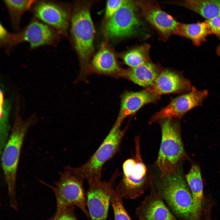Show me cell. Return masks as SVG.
Masks as SVG:
<instances>
[{
  "instance_id": "1",
  "label": "cell",
  "mask_w": 220,
  "mask_h": 220,
  "mask_svg": "<svg viewBox=\"0 0 220 220\" xmlns=\"http://www.w3.org/2000/svg\"><path fill=\"white\" fill-rule=\"evenodd\" d=\"M18 111L17 108L11 134L1 154L2 166L7 186L10 206L13 209L18 207L16 196V182L24 141L28 129L37 122V118L35 115L23 120Z\"/></svg>"
},
{
  "instance_id": "2",
  "label": "cell",
  "mask_w": 220,
  "mask_h": 220,
  "mask_svg": "<svg viewBox=\"0 0 220 220\" xmlns=\"http://www.w3.org/2000/svg\"><path fill=\"white\" fill-rule=\"evenodd\" d=\"M175 216L190 220L193 209L191 191L178 167L172 174L161 175L154 186Z\"/></svg>"
},
{
  "instance_id": "3",
  "label": "cell",
  "mask_w": 220,
  "mask_h": 220,
  "mask_svg": "<svg viewBox=\"0 0 220 220\" xmlns=\"http://www.w3.org/2000/svg\"><path fill=\"white\" fill-rule=\"evenodd\" d=\"M90 3L75 5L71 17V32L82 69H87L94 51L95 29L90 13Z\"/></svg>"
},
{
  "instance_id": "4",
  "label": "cell",
  "mask_w": 220,
  "mask_h": 220,
  "mask_svg": "<svg viewBox=\"0 0 220 220\" xmlns=\"http://www.w3.org/2000/svg\"><path fill=\"white\" fill-rule=\"evenodd\" d=\"M120 123L116 122L102 143L85 163L76 167H70L76 176L88 182L101 179L103 167L118 151L125 133Z\"/></svg>"
},
{
  "instance_id": "5",
  "label": "cell",
  "mask_w": 220,
  "mask_h": 220,
  "mask_svg": "<svg viewBox=\"0 0 220 220\" xmlns=\"http://www.w3.org/2000/svg\"><path fill=\"white\" fill-rule=\"evenodd\" d=\"M59 174L60 179L53 185L41 181L53 192L56 201V210L75 206L90 219L87 207L86 195L83 188L84 181L73 174L69 166L66 167L64 171Z\"/></svg>"
},
{
  "instance_id": "6",
  "label": "cell",
  "mask_w": 220,
  "mask_h": 220,
  "mask_svg": "<svg viewBox=\"0 0 220 220\" xmlns=\"http://www.w3.org/2000/svg\"><path fill=\"white\" fill-rule=\"evenodd\" d=\"M162 120V138L156 163L163 175L175 171L185 153L178 125L172 119Z\"/></svg>"
},
{
  "instance_id": "7",
  "label": "cell",
  "mask_w": 220,
  "mask_h": 220,
  "mask_svg": "<svg viewBox=\"0 0 220 220\" xmlns=\"http://www.w3.org/2000/svg\"><path fill=\"white\" fill-rule=\"evenodd\" d=\"M135 159H129L123 165V174L115 191L123 198L134 199L142 195L150 184L147 168L141 157L139 139H135Z\"/></svg>"
},
{
  "instance_id": "8",
  "label": "cell",
  "mask_w": 220,
  "mask_h": 220,
  "mask_svg": "<svg viewBox=\"0 0 220 220\" xmlns=\"http://www.w3.org/2000/svg\"><path fill=\"white\" fill-rule=\"evenodd\" d=\"M56 32L50 26L36 20L32 21L23 29L15 33L9 32L2 27L0 29V44L10 48L27 42L32 49L51 45L58 40Z\"/></svg>"
},
{
  "instance_id": "9",
  "label": "cell",
  "mask_w": 220,
  "mask_h": 220,
  "mask_svg": "<svg viewBox=\"0 0 220 220\" xmlns=\"http://www.w3.org/2000/svg\"><path fill=\"white\" fill-rule=\"evenodd\" d=\"M135 2L125 0L118 11L107 20L104 32L109 38L127 37L137 34L141 26Z\"/></svg>"
},
{
  "instance_id": "10",
  "label": "cell",
  "mask_w": 220,
  "mask_h": 220,
  "mask_svg": "<svg viewBox=\"0 0 220 220\" xmlns=\"http://www.w3.org/2000/svg\"><path fill=\"white\" fill-rule=\"evenodd\" d=\"M119 174L116 171L107 182L99 179L88 182L86 204L91 220H106L111 203V191Z\"/></svg>"
},
{
  "instance_id": "11",
  "label": "cell",
  "mask_w": 220,
  "mask_h": 220,
  "mask_svg": "<svg viewBox=\"0 0 220 220\" xmlns=\"http://www.w3.org/2000/svg\"><path fill=\"white\" fill-rule=\"evenodd\" d=\"M208 94L207 90H199L192 86L190 91L176 97L155 114L151 121L181 118L190 110L201 105Z\"/></svg>"
},
{
  "instance_id": "12",
  "label": "cell",
  "mask_w": 220,
  "mask_h": 220,
  "mask_svg": "<svg viewBox=\"0 0 220 220\" xmlns=\"http://www.w3.org/2000/svg\"><path fill=\"white\" fill-rule=\"evenodd\" d=\"M37 18L64 35H67L70 17L66 8L56 2L35 1L31 7Z\"/></svg>"
},
{
  "instance_id": "13",
  "label": "cell",
  "mask_w": 220,
  "mask_h": 220,
  "mask_svg": "<svg viewBox=\"0 0 220 220\" xmlns=\"http://www.w3.org/2000/svg\"><path fill=\"white\" fill-rule=\"evenodd\" d=\"M142 16L165 39L174 34L179 23L156 4L147 1H136Z\"/></svg>"
},
{
  "instance_id": "14",
  "label": "cell",
  "mask_w": 220,
  "mask_h": 220,
  "mask_svg": "<svg viewBox=\"0 0 220 220\" xmlns=\"http://www.w3.org/2000/svg\"><path fill=\"white\" fill-rule=\"evenodd\" d=\"M136 213L139 220H178L154 187L137 207Z\"/></svg>"
},
{
  "instance_id": "15",
  "label": "cell",
  "mask_w": 220,
  "mask_h": 220,
  "mask_svg": "<svg viewBox=\"0 0 220 220\" xmlns=\"http://www.w3.org/2000/svg\"><path fill=\"white\" fill-rule=\"evenodd\" d=\"M192 87L189 79L179 74L166 69L159 73L152 85L147 89L159 96L172 93H187Z\"/></svg>"
},
{
  "instance_id": "16",
  "label": "cell",
  "mask_w": 220,
  "mask_h": 220,
  "mask_svg": "<svg viewBox=\"0 0 220 220\" xmlns=\"http://www.w3.org/2000/svg\"><path fill=\"white\" fill-rule=\"evenodd\" d=\"M157 96L147 89L136 92H127L122 96L120 108L116 122L121 123L127 117L135 113L145 105L154 102Z\"/></svg>"
},
{
  "instance_id": "17",
  "label": "cell",
  "mask_w": 220,
  "mask_h": 220,
  "mask_svg": "<svg viewBox=\"0 0 220 220\" xmlns=\"http://www.w3.org/2000/svg\"><path fill=\"white\" fill-rule=\"evenodd\" d=\"M185 178L193 198V209L190 220H201L204 196L203 184L199 167L193 165Z\"/></svg>"
},
{
  "instance_id": "18",
  "label": "cell",
  "mask_w": 220,
  "mask_h": 220,
  "mask_svg": "<svg viewBox=\"0 0 220 220\" xmlns=\"http://www.w3.org/2000/svg\"><path fill=\"white\" fill-rule=\"evenodd\" d=\"M91 63L95 71L101 73L114 74L121 72L115 54L106 42L93 57Z\"/></svg>"
},
{
  "instance_id": "19",
  "label": "cell",
  "mask_w": 220,
  "mask_h": 220,
  "mask_svg": "<svg viewBox=\"0 0 220 220\" xmlns=\"http://www.w3.org/2000/svg\"><path fill=\"white\" fill-rule=\"evenodd\" d=\"M159 73L156 67L148 62L130 68L125 71L123 74L133 82L143 87H150Z\"/></svg>"
},
{
  "instance_id": "20",
  "label": "cell",
  "mask_w": 220,
  "mask_h": 220,
  "mask_svg": "<svg viewBox=\"0 0 220 220\" xmlns=\"http://www.w3.org/2000/svg\"><path fill=\"white\" fill-rule=\"evenodd\" d=\"M174 34L189 38L196 46H200L211 33L204 22H198L190 24L179 22Z\"/></svg>"
},
{
  "instance_id": "21",
  "label": "cell",
  "mask_w": 220,
  "mask_h": 220,
  "mask_svg": "<svg viewBox=\"0 0 220 220\" xmlns=\"http://www.w3.org/2000/svg\"><path fill=\"white\" fill-rule=\"evenodd\" d=\"M181 4L207 20L220 16V0H188Z\"/></svg>"
},
{
  "instance_id": "22",
  "label": "cell",
  "mask_w": 220,
  "mask_h": 220,
  "mask_svg": "<svg viewBox=\"0 0 220 220\" xmlns=\"http://www.w3.org/2000/svg\"><path fill=\"white\" fill-rule=\"evenodd\" d=\"M36 1L5 0L3 2L9 12L13 28L18 31L22 15L30 9Z\"/></svg>"
},
{
  "instance_id": "23",
  "label": "cell",
  "mask_w": 220,
  "mask_h": 220,
  "mask_svg": "<svg viewBox=\"0 0 220 220\" xmlns=\"http://www.w3.org/2000/svg\"><path fill=\"white\" fill-rule=\"evenodd\" d=\"M0 92V154L9 138V114L11 108L9 100L4 99L3 91Z\"/></svg>"
},
{
  "instance_id": "24",
  "label": "cell",
  "mask_w": 220,
  "mask_h": 220,
  "mask_svg": "<svg viewBox=\"0 0 220 220\" xmlns=\"http://www.w3.org/2000/svg\"><path fill=\"white\" fill-rule=\"evenodd\" d=\"M149 45L145 44L130 50L123 56V61L130 68L149 62Z\"/></svg>"
},
{
  "instance_id": "25",
  "label": "cell",
  "mask_w": 220,
  "mask_h": 220,
  "mask_svg": "<svg viewBox=\"0 0 220 220\" xmlns=\"http://www.w3.org/2000/svg\"><path fill=\"white\" fill-rule=\"evenodd\" d=\"M123 198L116 193L115 189L112 190L111 203L113 210L114 220H132L124 207Z\"/></svg>"
},
{
  "instance_id": "26",
  "label": "cell",
  "mask_w": 220,
  "mask_h": 220,
  "mask_svg": "<svg viewBox=\"0 0 220 220\" xmlns=\"http://www.w3.org/2000/svg\"><path fill=\"white\" fill-rule=\"evenodd\" d=\"M74 207L56 210L54 215L47 220H77Z\"/></svg>"
},
{
  "instance_id": "27",
  "label": "cell",
  "mask_w": 220,
  "mask_h": 220,
  "mask_svg": "<svg viewBox=\"0 0 220 220\" xmlns=\"http://www.w3.org/2000/svg\"><path fill=\"white\" fill-rule=\"evenodd\" d=\"M125 0H112L107 1L105 10V17L109 20L119 9Z\"/></svg>"
},
{
  "instance_id": "28",
  "label": "cell",
  "mask_w": 220,
  "mask_h": 220,
  "mask_svg": "<svg viewBox=\"0 0 220 220\" xmlns=\"http://www.w3.org/2000/svg\"><path fill=\"white\" fill-rule=\"evenodd\" d=\"M204 22L211 34H214L220 39V16L207 19Z\"/></svg>"
},
{
  "instance_id": "29",
  "label": "cell",
  "mask_w": 220,
  "mask_h": 220,
  "mask_svg": "<svg viewBox=\"0 0 220 220\" xmlns=\"http://www.w3.org/2000/svg\"><path fill=\"white\" fill-rule=\"evenodd\" d=\"M210 208H207L205 213L204 220H211L210 215Z\"/></svg>"
},
{
  "instance_id": "30",
  "label": "cell",
  "mask_w": 220,
  "mask_h": 220,
  "mask_svg": "<svg viewBox=\"0 0 220 220\" xmlns=\"http://www.w3.org/2000/svg\"><path fill=\"white\" fill-rule=\"evenodd\" d=\"M216 52L217 54L220 56V44L217 47L216 49Z\"/></svg>"
}]
</instances>
